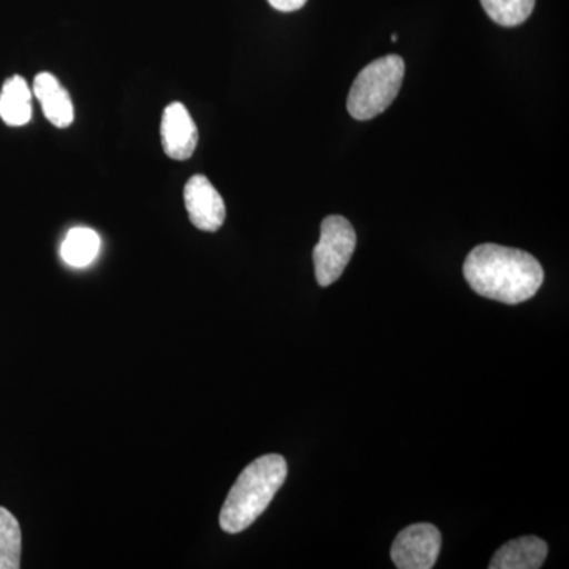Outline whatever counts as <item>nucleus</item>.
Here are the masks:
<instances>
[{
	"label": "nucleus",
	"mask_w": 569,
	"mask_h": 569,
	"mask_svg": "<svg viewBox=\"0 0 569 569\" xmlns=\"http://www.w3.org/2000/svg\"><path fill=\"white\" fill-rule=\"evenodd\" d=\"M100 236L91 228H73L63 239L61 253L63 261L73 268H86L100 252Z\"/></svg>",
	"instance_id": "obj_11"
},
{
	"label": "nucleus",
	"mask_w": 569,
	"mask_h": 569,
	"mask_svg": "<svg viewBox=\"0 0 569 569\" xmlns=\"http://www.w3.org/2000/svg\"><path fill=\"white\" fill-rule=\"evenodd\" d=\"M441 549V533L432 523H413L400 531L392 542V563L399 569L436 567Z\"/></svg>",
	"instance_id": "obj_5"
},
{
	"label": "nucleus",
	"mask_w": 569,
	"mask_h": 569,
	"mask_svg": "<svg viewBox=\"0 0 569 569\" xmlns=\"http://www.w3.org/2000/svg\"><path fill=\"white\" fill-rule=\"evenodd\" d=\"M537 0H481L488 17L503 28H516L529 20Z\"/></svg>",
	"instance_id": "obj_13"
},
{
	"label": "nucleus",
	"mask_w": 569,
	"mask_h": 569,
	"mask_svg": "<svg viewBox=\"0 0 569 569\" xmlns=\"http://www.w3.org/2000/svg\"><path fill=\"white\" fill-rule=\"evenodd\" d=\"M21 567V527L9 509L0 508V569Z\"/></svg>",
	"instance_id": "obj_12"
},
{
	"label": "nucleus",
	"mask_w": 569,
	"mask_h": 569,
	"mask_svg": "<svg viewBox=\"0 0 569 569\" xmlns=\"http://www.w3.org/2000/svg\"><path fill=\"white\" fill-rule=\"evenodd\" d=\"M183 203L190 222L198 230L216 233L222 228L227 208L222 194L203 174L192 176L183 187Z\"/></svg>",
	"instance_id": "obj_6"
},
{
	"label": "nucleus",
	"mask_w": 569,
	"mask_h": 569,
	"mask_svg": "<svg viewBox=\"0 0 569 569\" xmlns=\"http://www.w3.org/2000/svg\"><path fill=\"white\" fill-rule=\"evenodd\" d=\"M163 151L170 159L189 160L198 144V129L189 110L181 102L168 104L162 116Z\"/></svg>",
	"instance_id": "obj_7"
},
{
	"label": "nucleus",
	"mask_w": 569,
	"mask_h": 569,
	"mask_svg": "<svg viewBox=\"0 0 569 569\" xmlns=\"http://www.w3.org/2000/svg\"><path fill=\"white\" fill-rule=\"evenodd\" d=\"M356 249L353 224L342 216H328L321 222L320 241L313 250L317 282L329 287L343 274Z\"/></svg>",
	"instance_id": "obj_4"
},
{
	"label": "nucleus",
	"mask_w": 569,
	"mask_h": 569,
	"mask_svg": "<svg viewBox=\"0 0 569 569\" xmlns=\"http://www.w3.org/2000/svg\"><path fill=\"white\" fill-rule=\"evenodd\" d=\"M406 62L400 56L377 59L356 77L347 99V110L356 121H370L387 111L402 88Z\"/></svg>",
	"instance_id": "obj_3"
},
{
	"label": "nucleus",
	"mask_w": 569,
	"mask_h": 569,
	"mask_svg": "<svg viewBox=\"0 0 569 569\" xmlns=\"http://www.w3.org/2000/svg\"><path fill=\"white\" fill-rule=\"evenodd\" d=\"M0 119L10 127L26 126L32 119V92L22 77H11L0 91Z\"/></svg>",
	"instance_id": "obj_10"
},
{
	"label": "nucleus",
	"mask_w": 569,
	"mask_h": 569,
	"mask_svg": "<svg viewBox=\"0 0 569 569\" xmlns=\"http://www.w3.org/2000/svg\"><path fill=\"white\" fill-rule=\"evenodd\" d=\"M549 548L537 537L511 539L497 550L490 560V569H538L545 563Z\"/></svg>",
	"instance_id": "obj_9"
},
{
	"label": "nucleus",
	"mask_w": 569,
	"mask_h": 569,
	"mask_svg": "<svg viewBox=\"0 0 569 569\" xmlns=\"http://www.w3.org/2000/svg\"><path fill=\"white\" fill-rule=\"evenodd\" d=\"M287 473V460L280 455H266L244 468L220 511L222 530L236 535L249 529L271 505Z\"/></svg>",
	"instance_id": "obj_2"
},
{
	"label": "nucleus",
	"mask_w": 569,
	"mask_h": 569,
	"mask_svg": "<svg viewBox=\"0 0 569 569\" xmlns=\"http://www.w3.org/2000/svg\"><path fill=\"white\" fill-rule=\"evenodd\" d=\"M272 9L291 13V11L301 10L306 6L307 0H268Z\"/></svg>",
	"instance_id": "obj_14"
},
{
	"label": "nucleus",
	"mask_w": 569,
	"mask_h": 569,
	"mask_svg": "<svg viewBox=\"0 0 569 569\" xmlns=\"http://www.w3.org/2000/svg\"><path fill=\"white\" fill-rule=\"evenodd\" d=\"M33 93L43 108L44 116L58 129H67L74 119L70 93L54 74L43 71L33 80Z\"/></svg>",
	"instance_id": "obj_8"
},
{
	"label": "nucleus",
	"mask_w": 569,
	"mask_h": 569,
	"mask_svg": "<svg viewBox=\"0 0 569 569\" xmlns=\"http://www.w3.org/2000/svg\"><path fill=\"white\" fill-rule=\"evenodd\" d=\"M463 276L482 298L516 306L529 301L545 282L533 254L498 244H481L468 253Z\"/></svg>",
	"instance_id": "obj_1"
}]
</instances>
